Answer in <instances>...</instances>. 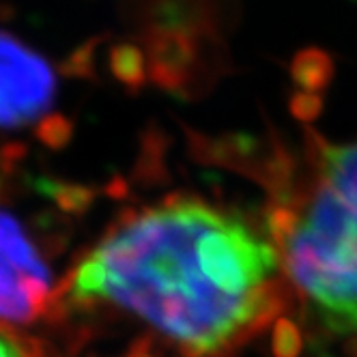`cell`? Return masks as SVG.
Masks as SVG:
<instances>
[{"label": "cell", "instance_id": "obj_3", "mask_svg": "<svg viewBox=\"0 0 357 357\" xmlns=\"http://www.w3.org/2000/svg\"><path fill=\"white\" fill-rule=\"evenodd\" d=\"M54 275L22 222L0 209V325L37 323L54 305Z\"/></svg>", "mask_w": 357, "mask_h": 357}, {"label": "cell", "instance_id": "obj_5", "mask_svg": "<svg viewBox=\"0 0 357 357\" xmlns=\"http://www.w3.org/2000/svg\"><path fill=\"white\" fill-rule=\"evenodd\" d=\"M0 357H41L24 336H20L15 329L0 325Z\"/></svg>", "mask_w": 357, "mask_h": 357}, {"label": "cell", "instance_id": "obj_6", "mask_svg": "<svg viewBox=\"0 0 357 357\" xmlns=\"http://www.w3.org/2000/svg\"><path fill=\"white\" fill-rule=\"evenodd\" d=\"M123 357H151L146 351H132V353H127V355H123Z\"/></svg>", "mask_w": 357, "mask_h": 357}, {"label": "cell", "instance_id": "obj_1", "mask_svg": "<svg viewBox=\"0 0 357 357\" xmlns=\"http://www.w3.org/2000/svg\"><path fill=\"white\" fill-rule=\"evenodd\" d=\"M282 282L273 239L233 211L176 198L119 222L63 291L134 317L181 357H231L273 321Z\"/></svg>", "mask_w": 357, "mask_h": 357}, {"label": "cell", "instance_id": "obj_4", "mask_svg": "<svg viewBox=\"0 0 357 357\" xmlns=\"http://www.w3.org/2000/svg\"><path fill=\"white\" fill-rule=\"evenodd\" d=\"M54 93L56 78L47 61L0 31V127L15 130L43 116Z\"/></svg>", "mask_w": 357, "mask_h": 357}, {"label": "cell", "instance_id": "obj_2", "mask_svg": "<svg viewBox=\"0 0 357 357\" xmlns=\"http://www.w3.org/2000/svg\"><path fill=\"white\" fill-rule=\"evenodd\" d=\"M282 280L327 334L357 342V142L327 144L273 239Z\"/></svg>", "mask_w": 357, "mask_h": 357}]
</instances>
